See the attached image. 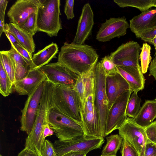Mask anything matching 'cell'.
<instances>
[{
  "label": "cell",
  "mask_w": 156,
  "mask_h": 156,
  "mask_svg": "<svg viewBox=\"0 0 156 156\" xmlns=\"http://www.w3.org/2000/svg\"><path fill=\"white\" fill-rule=\"evenodd\" d=\"M100 156H102L101 155Z\"/></svg>",
  "instance_id": "48"
},
{
  "label": "cell",
  "mask_w": 156,
  "mask_h": 156,
  "mask_svg": "<svg viewBox=\"0 0 156 156\" xmlns=\"http://www.w3.org/2000/svg\"><path fill=\"white\" fill-rule=\"evenodd\" d=\"M94 24L93 12L90 5L87 3L82 8L76 35L72 43L77 44H85V41L91 34Z\"/></svg>",
  "instance_id": "15"
},
{
  "label": "cell",
  "mask_w": 156,
  "mask_h": 156,
  "mask_svg": "<svg viewBox=\"0 0 156 156\" xmlns=\"http://www.w3.org/2000/svg\"><path fill=\"white\" fill-rule=\"evenodd\" d=\"M44 82L28 95L24 106L21 111L20 130L27 135L31 131L34 124L43 90Z\"/></svg>",
  "instance_id": "7"
},
{
  "label": "cell",
  "mask_w": 156,
  "mask_h": 156,
  "mask_svg": "<svg viewBox=\"0 0 156 156\" xmlns=\"http://www.w3.org/2000/svg\"><path fill=\"white\" fill-rule=\"evenodd\" d=\"M103 137L92 138L82 137L73 139L61 141L55 140L53 143L57 156H62L72 152H84L99 149L104 143Z\"/></svg>",
  "instance_id": "6"
},
{
  "label": "cell",
  "mask_w": 156,
  "mask_h": 156,
  "mask_svg": "<svg viewBox=\"0 0 156 156\" xmlns=\"http://www.w3.org/2000/svg\"><path fill=\"white\" fill-rule=\"evenodd\" d=\"M148 68L150 75L153 76L156 80V56L151 61Z\"/></svg>",
  "instance_id": "40"
},
{
  "label": "cell",
  "mask_w": 156,
  "mask_h": 156,
  "mask_svg": "<svg viewBox=\"0 0 156 156\" xmlns=\"http://www.w3.org/2000/svg\"><path fill=\"white\" fill-rule=\"evenodd\" d=\"M121 147L122 156H139L135 148L125 138L123 139Z\"/></svg>",
  "instance_id": "32"
},
{
  "label": "cell",
  "mask_w": 156,
  "mask_h": 156,
  "mask_svg": "<svg viewBox=\"0 0 156 156\" xmlns=\"http://www.w3.org/2000/svg\"><path fill=\"white\" fill-rule=\"evenodd\" d=\"M130 26L123 16L121 17H111L102 23L97 32L96 39L99 41H109L115 37L119 38L125 35Z\"/></svg>",
  "instance_id": "13"
},
{
  "label": "cell",
  "mask_w": 156,
  "mask_h": 156,
  "mask_svg": "<svg viewBox=\"0 0 156 156\" xmlns=\"http://www.w3.org/2000/svg\"><path fill=\"white\" fill-rule=\"evenodd\" d=\"M11 46L14 47L21 54L30 65L31 69L36 68L33 62L32 54L21 45H16Z\"/></svg>",
  "instance_id": "33"
},
{
  "label": "cell",
  "mask_w": 156,
  "mask_h": 156,
  "mask_svg": "<svg viewBox=\"0 0 156 156\" xmlns=\"http://www.w3.org/2000/svg\"><path fill=\"white\" fill-rule=\"evenodd\" d=\"M37 13H33L28 18L25 23L20 27L33 36L37 31Z\"/></svg>",
  "instance_id": "30"
},
{
  "label": "cell",
  "mask_w": 156,
  "mask_h": 156,
  "mask_svg": "<svg viewBox=\"0 0 156 156\" xmlns=\"http://www.w3.org/2000/svg\"><path fill=\"white\" fill-rule=\"evenodd\" d=\"M98 55L91 46L65 42L59 53L58 62L79 75L91 69Z\"/></svg>",
  "instance_id": "1"
},
{
  "label": "cell",
  "mask_w": 156,
  "mask_h": 156,
  "mask_svg": "<svg viewBox=\"0 0 156 156\" xmlns=\"http://www.w3.org/2000/svg\"><path fill=\"white\" fill-rule=\"evenodd\" d=\"M41 156H57L53 144L48 140L44 142Z\"/></svg>",
  "instance_id": "35"
},
{
  "label": "cell",
  "mask_w": 156,
  "mask_h": 156,
  "mask_svg": "<svg viewBox=\"0 0 156 156\" xmlns=\"http://www.w3.org/2000/svg\"><path fill=\"white\" fill-rule=\"evenodd\" d=\"M47 79L45 75L38 68L30 70L24 78L15 82L13 88L20 95H29L41 83Z\"/></svg>",
  "instance_id": "17"
},
{
  "label": "cell",
  "mask_w": 156,
  "mask_h": 156,
  "mask_svg": "<svg viewBox=\"0 0 156 156\" xmlns=\"http://www.w3.org/2000/svg\"><path fill=\"white\" fill-rule=\"evenodd\" d=\"M13 85L3 65L0 62V93L3 96H8L12 92Z\"/></svg>",
  "instance_id": "26"
},
{
  "label": "cell",
  "mask_w": 156,
  "mask_h": 156,
  "mask_svg": "<svg viewBox=\"0 0 156 156\" xmlns=\"http://www.w3.org/2000/svg\"><path fill=\"white\" fill-rule=\"evenodd\" d=\"M141 50L139 44L131 41L122 44L109 55L117 66L135 67L140 65Z\"/></svg>",
  "instance_id": "12"
},
{
  "label": "cell",
  "mask_w": 156,
  "mask_h": 156,
  "mask_svg": "<svg viewBox=\"0 0 156 156\" xmlns=\"http://www.w3.org/2000/svg\"><path fill=\"white\" fill-rule=\"evenodd\" d=\"M106 76L118 73L117 66L114 63L110 55H106L100 61Z\"/></svg>",
  "instance_id": "29"
},
{
  "label": "cell",
  "mask_w": 156,
  "mask_h": 156,
  "mask_svg": "<svg viewBox=\"0 0 156 156\" xmlns=\"http://www.w3.org/2000/svg\"><path fill=\"white\" fill-rule=\"evenodd\" d=\"M156 36V28L142 34L141 39L145 42H150Z\"/></svg>",
  "instance_id": "39"
},
{
  "label": "cell",
  "mask_w": 156,
  "mask_h": 156,
  "mask_svg": "<svg viewBox=\"0 0 156 156\" xmlns=\"http://www.w3.org/2000/svg\"><path fill=\"white\" fill-rule=\"evenodd\" d=\"M53 100L55 107L83 126L79 100L74 88L54 84Z\"/></svg>",
  "instance_id": "4"
},
{
  "label": "cell",
  "mask_w": 156,
  "mask_h": 156,
  "mask_svg": "<svg viewBox=\"0 0 156 156\" xmlns=\"http://www.w3.org/2000/svg\"><path fill=\"white\" fill-rule=\"evenodd\" d=\"M117 66L118 73L127 82L132 92H138L144 89L145 80L140 65L135 67Z\"/></svg>",
  "instance_id": "19"
},
{
  "label": "cell",
  "mask_w": 156,
  "mask_h": 156,
  "mask_svg": "<svg viewBox=\"0 0 156 156\" xmlns=\"http://www.w3.org/2000/svg\"><path fill=\"white\" fill-rule=\"evenodd\" d=\"M154 100H155V101H156V98L155 99H154Z\"/></svg>",
  "instance_id": "46"
},
{
  "label": "cell",
  "mask_w": 156,
  "mask_h": 156,
  "mask_svg": "<svg viewBox=\"0 0 156 156\" xmlns=\"http://www.w3.org/2000/svg\"><path fill=\"white\" fill-rule=\"evenodd\" d=\"M8 51L14 60L15 68L23 66L30 67L21 54L12 46H11L10 49Z\"/></svg>",
  "instance_id": "31"
},
{
  "label": "cell",
  "mask_w": 156,
  "mask_h": 156,
  "mask_svg": "<svg viewBox=\"0 0 156 156\" xmlns=\"http://www.w3.org/2000/svg\"><path fill=\"white\" fill-rule=\"evenodd\" d=\"M0 62L3 65L11 81L14 85L16 81L15 64L8 51H0Z\"/></svg>",
  "instance_id": "25"
},
{
  "label": "cell",
  "mask_w": 156,
  "mask_h": 156,
  "mask_svg": "<svg viewBox=\"0 0 156 156\" xmlns=\"http://www.w3.org/2000/svg\"><path fill=\"white\" fill-rule=\"evenodd\" d=\"M154 0H114V2L119 7H131L136 8L142 12L152 7Z\"/></svg>",
  "instance_id": "24"
},
{
  "label": "cell",
  "mask_w": 156,
  "mask_h": 156,
  "mask_svg": "<svg viewBox=\"0 0 156 156\" xmlns=\"http://www.w3.org/2000/svg\"><path fill=\"white\" fill-rule=\"evenodd\" d=\"M0 156H2V155L1 154H0Z\"/></svg>",
  "instance_id": "47"
},
{
  "label": "cell",
  "mask_w": 156,
  "mask_h": 156,
  "mask_svg": "<svg viewBox=\"0 0 156 156\" xmlns=\"http://www.w3.org/2000/svg\"><path fill=\"white\" fill-rule=\"evenodd\" d=\"M132 92L130 89L119 96L110 109L106 123L105 137L118 129L127 119L126 108Z\"/></svg>",
  "instance_id": "8"
},
{
  "label": "cell",
  "mask_w": 156,
  "mask_h": 156,
  "mask_svg": "<svg viewBox=\"0 0 156 156\" xmlns=\"http://www.w3.org/2000/svg\"><path fill=\"white\" fill-rule=\"evenodd\" d=\"M17 156H37V155L31 149L27 147H25L18 154Z\"/></svg>",
  "instance_id": "41"
},
{
  "label": "cell",
  "mask_w": 156,
  "mask_h": 156,
  "mask_svg": "<svg viewBox=\"0 0 156 156\" xmlns=\"http://www.w3.org/2000/svg\"><path fill=\"white\" fill-rule=\"evenodd\" d=\"M87 154L84 152H72L67 153L62 156H86Z\"/></svg>",
  "instance_id": "43"
},
{
  "label": "cell",
  "mask_w": 156,
  "mask_h": 156,
  "mask_svg": "<svg viewBox=\"0 0 156 156\" xmlns=\"http://www.w3.org/2000/svg\"><path fill=\"white\" fill-rule=\"evenodd\" d=\"M150 43H152L154 47L155 50V56H156V37L152 39Z\"/></svg>",
  "instance_id": "44"
},
{
  "label": "cell",
  "mask_w": 156,
  "mask_h": 156,
  "mask_svg": "<svg viewBox=\"0 0 156 156\" xmlns=\"http://www.w3.org/2000/svg\"><path fill=\"white\" fill-rule=\"evenodd\" d=\"M38 69L45 75L48 80L55 85L73 88L79 76L58 62L48 64Z\"/></svg>",
  "instance_id": "9"
},
{
  "label": "cell",
  "mask_w": 156,
  "mask_h": 156,
  "mask_svg": "<svg viewBox=\"0 0 156 156\" xmlns=\"http://www.w3.org/2000/svg\"><path fill=\"white\" fill-rule=\"evenodd\" d=\"M4 32L11 43V46H14L16 45H21L16 36L9 30L8 24H5Z\"/></svg>",
  "instance_id": "37"
},
{
  "label": "cell",
  "mask_w": 156,
  "mask_h": 156,
  "mask_svg": "<svg viewBox=\"0 0 156 156\" xmlns=\"http://www.w3.org/2000/svg\"><path fill=\"white\" fill-rule=\"evenodd\" d=\"M156 118V102L155 100H147L133 119L137 124L145 128L152 123Z\"/></svg>",
  "instance_id": "20"
},
{
  "label": "cell",
  "mask_w": 156,
  "mask_h": 156,
  "mask_svg": "<svg viewBox=\"0 0 156 156\" xmlns=\"http://www.w3.org/2000/svg\"><path fill=\"white\" fill-rule=\"evenodd\" d=\"M80 112L85 136L92 138L101 137L98 113L94 104V93L87 96Z\"/></svg>",
  "instance_id": "10"
},
{
  "label": "cell",
  "mask_w": 156,
  "mask_h": 156,
  "mask_svg": "<svg viewBox=\"0 0 156 156\" xmlns=\"http://www.w3.org/2000/svg\"><path fill=\"white\" fill-rule=\"evenodd\" d=\"M8 25L9 30L16 36L21 45L30 52L33 53L35 48L33 36L12 23L10 22Z\"/></svg>",
  "instance_id": "22"
},
{
  "label": "cell",
  "mask_w": 156,
  "mask_h": 156,
  "mask_svg": "<svg viewBox=\"0 0 156 156\" xmlns=\"http://www.w3.org/2000/svg\"><path fill=\"white\" fill-rule=\"evenodd\" d=\"M118 129L119 135L133 146L139 156H144L147 140L145 128L137 124L133 118L127 117L124 123Z\"/></svg>",
  "instance_id": "11"
},
{
  "label": "cell",
  "mask_w": 156,
  "mask_h": 156,
  "mask_svg": "<svg viewBox=\"0 0 156 156\" xmlns=\"http://www.w3.org/2000/svg\"><path fill=\"white\" fill-rule=\"evenodd\" d=\"M40 4V0H17L7 13L10 22L20 27L31 14L37 13Z\"/></svg>",
  "instance_id": "14"
},
{
  "label": "cell",
  "mask_w": 156,
  "mask_h": 156,
  "mask_svg": "<svg viewBox=\"0 0 156 156\" xmlns=\"http://www.w3.org/2000/svg\"></svg>",
  "instance_id": "49"
},
{
  "label": "cell",
  "mask_w": 156,
  "mask_h": 156,
  "mask_svg": "<svg viewBox=\"0 0 156 156\" xmlns=\"http://www.w3.org/2000/svg\"><path fill=\"white\" fill-rule=\"evenodd\" d=\"M94 104L98 113L100 136L105 137L106 123L109 111L106 89V76L100 62L94 67Z\"/></svg>",
  "instance_id": "5"
},
{
  "label": "cell",
  "mask_w": 156,
  "mask_h": 156,
  "mask_svg": "<svg viewBox=\"0 0 156 156\" xmlns=\"http://www.w3.org/2000/svg\"><path fill=\"white\" fill-rule=\"evenodd\" d=\"M152 6L156 7V0H154V2L152 5Z\"/></svg>",
  "instance_id": "45"
},
{
  "label": "cell",
  "mask_w": 156,
  "mask_h": 156,
  "mask_svg": "<svg viewBox=\"0 0 156 156\" xmlns=\"http://www.w3.org/2000/svg\"><path fill=\"white\" fill-rule=\"evenodd\" d=\"M48 123L60 141L85 136L83 126L62 113L53 106L48 115Z\"/></svg>",
  "instance_id": "3"
},
{
  "label": "cell",
  "mask_w": 156,
  "mask_h": 156,
  "mask_svg": "<svg viewBox=\"0 0 156 156\" xmlns=\"http://www.w3.org/2000/svg\"><path fill=\"white\" fill-rule=\"evenodd\" d=\"M151 46L147 43L143 44L141 52L140 54L141 69L143 74L147 72L149 65L151 62L152 57L151 55Z\"/></svg>",
  "instance_id": "28"
},
{
  "label": "cell",
  "mask_w": 156,
  "mask_h": 156,
  "mask_svg": "<svg viewBox=\"0 0 156 156\" xmlns=\"http://www.w3.org/2000/svg\"><path fill=\"white\" fill-rule=\"evenodd\" d=\"M146 142H151L156 144V120L145 128Z\"/></svg>",
  "instance_id": "34"
},
{
  "label": "cell",
  "mask_w": 156,
  "mask_h": 156,
  "mask_svg": "<svg viewBox=\"0 0 156 156\" xmlns=\"http://www.w3.org/2000/svg\"><path fill=\"white\" fill-rule=\"evenodd\" d=\"M130 28L136 37L156 28V8H151L129 20Z\"/></svg>",
  "instance_id": "16"
},
{
  "label": "cell",
  "mask_w": 156,
  "mask_h": 156,
  "mask_svg": "<svg viewBox=\"0 0 156 156\" xmlns=\"http://www.w3.org/2000/svg\"><path fill=\"white\" fill-rule=\"evenodd\" d=\"M54 132L53 130L51 128L48 123L45 126L44 132V136L45 138L48 136L52 135Z\"/></svg>",
  "instance_id": "42"
},
{
  "label": "cell",
  "mask_w": 156,
  "mask_h": 156,
  "mask_svg": "<svg viewBox=\"0 0 156 156\" xmlns=\"http://www.w3.org/2000/svg\"><path fill=\"white\" fill-rule=\"evenodd\" d=\"M40 1L37 12V30L44 32L50 37L57 36L62 29L60 18V0Z\"/></svg>",
  "instance_id": "2"
},
{
  "label": "cell",
  "mask_w": 156,
  "mask_h": 156,
  "mask_svg": "<svg viewBox=\"0 0 156 156\" xmlns=\"http://www.w3.org/2000/svg\"><path fill=\"white\" fill-rule=\"evenodd\" d=\"M141 98L137 92H133L128 100L126 109V114L129 117L134 118L138 114L141 107Z\"/></svg>",
  "instance_id": "27"
},
{
  "label": "cell",
  "mask_w": 156,
  "mask_h": 156,
  "mask_svg": "<svg viewBox=\"0 0 156 156\" xmlns=\"http://www.w3.org/2000/svg\"><path fill=\"white\" fill-rule=\"evenodd\" d=\"M58 51L57 44L52 42L34 54L32 56L33 61L35 68H38L48 64L55 58Z\"/></svg>",
  "instance_id": "21"
},
{
  "label": "cell",
  "mask_w": 156,
  "mask_h": 156,
  "mask_svg": "<svg viewBox=\"0 0 156 156\" xmlns=\"http://www.w3.org/2000/svg\"><path fill=\"white\" fill-rule=\"evenodd\" d=\"M106 89L109 110L119 96L130 90L127 82L118 73L106 76Z\"/></svg>",
  "instance_id": "18"
},
{
  "label": "cell",
  "mask_w": 156,
  "mask_h": 156,
  "mask_svg": "<svg viewBox=\"0 0 156 156\" xmlns=\"http://www.w3.org/2000/svg\"><path fill=\"white\" fill-rule=\"evenodd\" d=\"M144 156H156V144L151 142H146Z\"/></svg>",
  "instance_id": "38"
},
{
  "label": "cell",
  "mask_w": 156,
  "mask_h": 156,
  "mask_svg": "<svg viewBox=\"0 0 156 156\" xmlns=\"http://www.w3.org/2000/svg\"><path fill=\"white\" fill-rule=\"evenodd\" d=\"M106 143L101 152L102 156H116L121 147L123 138L119 135L114 134L106 137Z\"/></svg>",
  "instance_id": "23"
},
{
  "label": "cell",
  "mask_w": 156,
  "mask_h": 156,
  "mask_svg": "<svg viewBox=\"0 0 156 156\" xmlns=\"http://www.w3.org/2000/svg\"><path fill=\"white\" fill-rule=\"evenodd\" d=\"M74 0H67L64 7V12L68 20L73 19L75 16L74 13Z\"/></svg>",
  "instance_id": "36"
}]
</instances>
